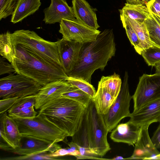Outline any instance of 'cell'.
Masks as SVG:
<instances>
[{"instance_id":"obj_36","label":"cell","mask_w":160,"mask_h":160,"mask_svg":"<svg viewBox=\"0 0 160 160\" xmlns=\"http://www.w3.org/2000/svg\"><path fill=\"white\" fill-rule=\"evenodd\" d=\"M146 5L149 12L160 17V0H151Z\"/></svg>"},{"instance_id":"obj_1","label":"cell","mask_w":160,"mask_h":160,"mask_svg":"<svg viewBox=\"0 0 160 160\" xmlns=\"http://www.w3.org/2000/svg\"><path fill=\"white\" fill-rule=\"evenodd\" d=\"M116 51L112 29H106L95 40L83 43L77 64L68 75L83 80L91 84V77L98 69H104Z\"/></svg>"},{"instance_id":"obj_20","label":"cell","mask_w":160,"mask_h":160,"mask_svg":"<svg viewBox=\"0 0 160 160\" xmlns=\"http://www.w3.org/2000/svg\"><path fill=\"white\" fill-rule=\"evenodd\" d=\"M40 0H19L12 15L11 22L15 24L33 14L39 8Z\"/></svg>"},{"instance_id":"obj_24","label":"cell","mask_w":160,"mask_h":160,"mask_svg":"<svg viewBox=\"0 0 160 160\" xmlns=\"http://www.w3.org/2000/svg\"><path fill=\"white\" fill-rule=\"evenodd\" d=\"M119 10L120 15L139 22L146 20L150 13L146 5H132L126 3Z\"/></svg>"},{"instance_id":"obj_35","label":"cell","mask_w":160,"mask_h":160,"mask_svg":"<svg viewBox=\"0 0 160 160\" xmlns=\"http://www.w3.org/2000/svg\"><path fill=\"white\" fill-rule=\"evenodd\" d=\"M18 98L17 97H11L1 99L0 114L7 112Z\"/></svg>"},{"instance_id":"obj_25","label":"cell","mask_w":160,"mask_h":160,"mask_svg":"<svg viewBox=\"0 0 160 160\" xmlns=\"http://www.w3.org/2000/svg\"><path fill=\"white\" fill-rule=\"evenodd\" d=\"M122 85V80L120 76L114 73L111 76H102L98 82V87L105 88L116 98L120 92Z\"/></svg>"},{"instance_id":"obj_39","label":"cell","mask_w":160,"mask_h":160,"mask_svg":"<svg viewBox=\"0 0 160 160\" xmlns=\"http://www.w3.org/2000/svg\"><path fill=\"white\" fill-rule=\"evenodd\" d=\"M126 3L132 5H146V3L143 0H126Z\"/></svg>"},{"instance_id":"obj_42","label":"cell","mask_w":160,"mask_h":160,"mask_svg":"<svg viewBox=\"0 0 160 160\" xmlns=\"http://www.w3.org/2000/svg\"><path fill=\"white\" fill-rule=\"evenodd\" d=\"M146 3V4L150 2L151 0H143Z\"/></svg>"},{"instance_id":"obj_7","label":"cell","mask_w":160,"mask_h":160,"mask_svg":"<svg viewBox=\"0 0 160 160\" xmlns=\"http://www.w3.org/2000/svg\"><path fill=\"white\" fill-rule=\"evenodd\" d=\"M42 86L23 75L12 74L0 79V99L36 94Z\"/></svg>"},{"instance_id":"obj_8","label":"cell","mask_w":160,"mask_h":160,"mask_svg":"<svg viewBox=\"0 0 160 160\" xmlns=\"http://www.w3.org/2000/svg\"><path fill=\"white\" fill-rule=\"evenodd\" d=\"M132 97L130 93L128 72L126 71L120 92L108 113L103 115L109 132H111L123 118L130 117L129 107Z\"/></svg>"},{"instance_id":"obj_33","label":"cell","mask_w":160,"mask_h":160,"mask_svg":"<svg viewBox=\"0 0 160 160\" xmlns=\"http://www.w3.org/2000/svg\"><path fill=\"white\" fill-rule=\"evenodd\" d=\"M126 34L131 44L133 46L136 51L141 55L142 50L139 38L133 28L130 25L122 24Z\"/></svg>"},{"instance_id":"obj_17","label":"cell","mask_w":160,"mask_h":160,"mask_svg":"<svg viewBox=\"0 0 160 160\" xmlns=\"http://www.w3.org/2000/svg\"><path fill=\"white\" fill-rule=\"evenodd\" d=\"M43 12V21L46 24L60 23L63 19H75L72 8L65 0H51L50 6Z\"/></svg>"},{"instance_id":"obj_19","label":"cell","mask_w":160,"mask_h":160,"mask_svg":"<svg viewBox=\"0 0 160 160\" xmlns=\"http://www.w3.org/2000/svg\"><path fill=\"white\" fill-rule=\"evenodd\" d=\"M72 8L75 18L80 22L92 29L100 27L96 14L86 0H72Z\"/></svg>"},{"instance_id":"obj_14","label":"cell","mask_w":160,"mask_h":160,"mask_svg":"<svg viewBox=\"0 0 160 160\" xmlns=\"http://www.w3.org/2000/svg\"><path fill=\"white\" fill-rule=\"evenodd\" d=\"M150 125L141 127V130L132 156L125 159L158 160L160 152L150 138L148 129Z\"/></svg>"},{"instance_id":"obj_13","label":"cell","mask_w":160,"mask_h":160,"mask_svg":"<svg viewBox=\"0 0 160 160\" xmlns=\"http://www.w3.org/2000/svg\"><path fill=\"white\" fill-rule=\"evenodd\" d=\"M67 80L61 79L49 82L42 86L36 94L34 108L40 109L44 104L61 96L62 94L73 89Z\"/></svg>"},{"instance_id":"obj_12","label":"cell","mask_w":160,"mask_h":160,"mask_svg":"<svg viewBox=\"0 0 160 160\" xmlns=\"http://www.w3.org/2000/svg\"><path fill=\"white\" fill-rule=\"evenodd\" d=\"M58 42L61 67L68 75L77 64L83 43L62 38Z\"/></svg>"},{"instance_id":"obj_40","label":"cell","mask_w":160,"mask_h":160,"mask_svg":"<svg viewBox=\"0 0 160 160\" xmlns=\"http://www.w3.org/2000/svg\"><path fill=\"white\" fill-rule=\"evenodd\" d=\"M154 66L155 68V73H160V62L156 63Z\"/></svg>"},{"instance_id":"obj_37","label":"cell","mask_w":160,"mask_h":160,"mask_svg":"<svg viewBox=\"0 0 160 160\" xmlns=\"http://www.w3.org/2000/svg\"><path fill=\"white\" fill-rule=\"evenodd\" d=\"M16 72L12 64L4 62L3 59L1 57L0 61V75L6 73L11 74L12 72Z\"/></svg>"},{"instance_id":"obj_9","label":"cell","mask_w":160,"mask_h":160,"mask_svg":"<svg viewBox=\"0 0 160 160\" xmlns=\"http://www.w3.org/2000/svg\"><path fill=\"white\" fill-rule=\"evenodd\" d=\"M132 97L133 112H135L149 101L160 97V73L144 74Z\"/></svg>"},{"instance_id":"obj_4","label":"cell","mask_w":160,"mask_h":160,"mask_svg":"<svg viewBox=\"0 0 160 160\" xmlns=\"http://www.w3.org/2000/svg\"><path fill=\"white\" fill-rule=\"evenodd\" d=\"M13 46H20L52 64L61 66L58 42L44 39L36 32L28 30H17L11 34Z\"/></svg>"},{"instance_id":"obj_31","label":"cell","mask_w":160,"mask_h":160,"mask_svg":"<svg viewBox=\"0 0 160 160\" xmlns=\"http://www.w3.org/2000/svg\"><path fill=\"white\" fill-rule=\"evenodd\" d=\"M67 81L72 86L78 88L88 94L92 99L94 97L96 91L91 83L83 80L69 76Z\"/></svg>"},{"instance_id":"obj_6","label":"cell","mask_w":160,"mask_h":160,"mask_svg":"<svg viewBox=\"0 0 160 160\" xmlns=\"http://www.w3.org/2000/svg\"><path fill=\"white\" fill-rule=\"evenodd\" d=\"M86 108L90 150L92 154L102 157L111 149L107 139L109 132L105 125L103 115L97 112L92 99Z\"/></svg>"},{"instance_id":"obj_5","label":"cell","mask_w":160,"mask_h":160,"mask_svg":"<svg viewBox=\"0 0 160 160\" xmlns=\"http://www.w3.org/2000/svg\"><path fill=\"white\" fill-rule=\"evenodd\" d=\"M22 136L31 137L53 143L63 141L64 133L43 115L38 113L30 118H13Z\"/></svg>"},{"instance_id":"obj_45","label":"cell","mask_w":160,"mask_h":160,"mask_svg":"<svg viewBox=\"0 0 160 160\" xmlns=\"http://www.w3.org/2000/svg\"></svg>"},{"instance_id":"obj_32","label":"cell","mask_w":160,"mask_h":160,"mask_svg":"<svg viewBox=\"0 0 160 160\" xmlns=\"http://www.w3.org/2000/svg\"><path fill=\"white\" fill-rule=\"evenodd\" d=\"M19 0H0V20L12 15Z\"/></svg>"},{"instance_id":"obj_28","label":"cell","mask_w":160,"mask_h":160,"mask_svg":"<svg viewBox=\"0 0 160 160\" xmlns=\"http://www.w3.org/2000/svg\"><path fill=\"white\" fill-rule=\"evenodd\" d=\"M35 98L36 94L18 98L7 111L8 115L10 116L27 108L34 107Z\"/></svg>"},{"instance_id":"obj_44","label":"cell","mask_w":160,"mask_h":160,"mask_svg":"<svg viewBox=\"0 0 160 160\" xmlns=\"http://www.w3.org/2000/svg\"></svg>"},{"instance_id":"obj_34","label":"cell","mask_w":160,"mask_h":160,"mask_svg":"<svg viewBox=\"0 0 160 160\" xmlns=\"http://www.w3.org/2000/svg\"><path fill=\"white\" fill-rule=\"evenodd\" d=\"M34 107L32 106L22 110L12 115L10 117L13 118H30L35 117L38 112L34 109Z\"/></svg>"},{"instance_id":"obj_2","label":"cell","mask_w":160,"mask_h":160,"mask_svg":"<svg viewBox=\"0 0 160 160\" xmlns=\"http://www.w3.org/2000/svg\"><path fill=\"white\" fill-rule=\"evenodd\" d=\"M15 57L12 65L15 72L26 76L43 86L69 76L62 67L50 63L19 45L14 46Z\"/></svg>"},{"instance_id":"obj_11","label":"cell","mask_w":160,"mask_h":160,"mask_svg":"<svg viewBox=\"0 0 160 160\" xmlns=\"http://www.w3.org/2000/svg\"><path fill=\"white\" fill-rule=\"evenodd\" d=\"M61 148L57 142L50 143L37 138L22 136L18 146L3 150L20 155L31 156L47 152L52 153Z\"/></svg>"},{"instance_id":"obj_38","label":"cell","mask_w":160,"mask_h":160,"mask_svg":"<svg viewBox=\"0 0 160 160\" xmlns=\"http://www.w3.org/2000/svg\"><path fill=\"white\" fill-rule=\"evenodd\" d=\"M151 139L155 147L157 149H160V122Z\"/></svg>"},{"instance_id":"obj_21","label":"cell","mask_w":160,"mask_h":160,"mask_svg":"<svg viewBox=\"0 0 160 160\" xmlns=\"http://www.w3.org/2000/svg\"><path fill=\"white\" fill-rule=\"evenodd\" d=\"M120 17L122 24L129 25L134 29L139 38L142 51L154 46L150 38L146 20L139 22L122 15Z\"/></svg>"},{"instance_id":"obj_3","label":"cell","mask_w":160,"mask_h":160,"mask_svg":"<svg viewBox=\"0 0 160 160\" xmlns=\"http://www.w3.org/2000/svg\"><path fill=\"white\" fill-rule=\"evenodd\" d=\"M85 108L81 103L61 96L44 104L38 113L44 115L67 137H72L78 130Z\"/></svg>"},{"instance_id":"obj_10","label":"cell","mask_w":160,"mask_h":160,"mask_svg":"<svg viewBox=\"0 0 160 160\" xmlns=\"http://www.w3.org/2000/svg\"><path fill=\"white\" fill-rule=\"evenodd\" d=\"M59 32L62 35L63 40L82 43L95 40L101 32L99 30L88 27L75 18L63 19L60 22Z\"/></svg>"},{"instance_id":"obj_18","label":"cell","mask_w":160,"mask_h":160,"mask_svg":"<svg viewBox=\"0 0 160 160\" xmlns=\"http://www.w3.org/2000/svg\"><path fill=\"white\" fill-rule=\"evenodd\" d=\"M140 130L141 127L129 120L118 125L111 131L110 138L114 142L134 146L138 140Z\"/></svg>"},{"instance_id":"obj_27","label":"cell","mask_w":160,"mask_h":160,"mask_svg":"<svg viewBox=\"0 0 160 160\" xmlns=\"http://www.w3.org/2000/svg\"><path fill=\"white\" fill-rule=\"evenodd\" d=\"M11 34L8 31L0 34V54L12 64L15 57V52L14 47L11 42Z\"/></svg>"},{"instance_id":"obj_30","label":"cell","mask_w":160,"mask_h":160,"mask_svg":"<svg viewBox=\"0 0 160 160\" xmlns=\"http://www.w3.org/2000/svg\"><path fill=\"white\" fill-rule=\"evenodd\" d=\"M148 66H154L160 62V48L155 46L143 50L141 54Z\"/></svg>"},{"instance_id":"obj_29","label":"cell","mask_w":160,"mask_h":160,"mask_svg":"<svg viewBox=\"0 0 160 160\" xmlns=\"http://www.w3.org/2000/svg\"><path fill=\"white\" fill-rule=\"evenodd\" d=\"M61 96L77 102L86 108L88 106L92 99L88 94L76 87L62 94Z\"/></svg>"},{"instance_id":"obj_15","label":"cell","mask_w":160,"mask_h":160,"mask_svg":"<svg viewBox=\"0 0 160 160\" xmlns=\"http://www.w3.org/2000/svg\"><path fill=\"white\" fill-rule=\"evenodd\" d=\"M0 147H18L22 137L14 119L7 112L0 115Z\"/></svg>"},{"instance_id":"obj_43","label":"cell","mask_w":160,"mask_h":160,"mask_svg":"<svg viewBox=\"0 0 160 160\" xmlns=\"http://www.w3.org/2000/svg\"><path fill=\"white\" fill-rule=\"evenodd\" d=\"M158 160H160V154L158 156Z\"/></svg>"},{"instance_id":"obj_41","label":"cell","mask_w":160,"mask_h":160,"mask_svg":"<svg viewBox=\"0 0 160 160\" xmlns=\"http://www.w3.org/2000/svg\"><path fill=\"white\" fill-rule=\"evenodd\" d=\"M112 159V160H124L125 159V158H124L123 157L121 156H117Z\"/></svg>"},{"instance_id":"obj_23","label":"cell","mask_w":160,"mask_h":160,"mask_svg":"<svg viewBox=\"0 0 160 160\" xmlns=\"http://www.w3.org/2000/svg\"><path fill=\"white\" fill-rule=\"evenodd\" d=\"M116 99L106 89L98 87L97 91L92 100L97 112L103 115L108 113Z\"/></svg>"},{"instance_id":"obj_26","label":"cell","mask_w":160,"mask_h":160,"mask_svg":"<svg viewBox=\"0 0 160 160\" xmlns=\"http://www.w3.org/2000/svg\"><path fill=\"white\" fill-rule=\"evenodd\" d=\"M149 12L146 24L150 38L154 46L160 48V17Z\"/></svg>"},{"instance_id":"obj_22","label":"cell","mask_w":160,"mask_h":160,"mask_svg":"<svg viewBox=\"0 0 160 160\" xmlns=\"http://www.w3.org/2000/svg\"><path fill=\"white\" fill-rule=\"evenodd\" d=\"M72 137V142L85 148L92 153L90 149L89 129L86 108L81 117L78 130Z\"/></svg>"},{"instance_id":"obj_16","label":"cell","mask_w":160,"mask_h":160,"mask_svg":"<svg viewBox=\"0 0 160 160\" xmlns=\"http://www.w3.org/2000/svg\"><path fill=\"white\" fill-rule=\"evenodd\" d=\"M130 120L141 127L160 121V97L151 100L131 113Z\"/></svg>"}]
</instances>
